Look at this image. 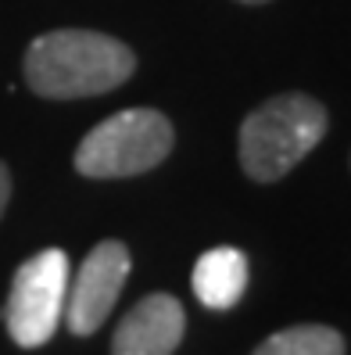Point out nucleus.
<instances>
[{"label": "nucleus", "instance_id": "f257e3e1", "mask_svg": "<svg viewBox=\"0 0 351 355\" xmlns=\"http://www.w3.org/2000/svg\"><path fill=\"white\" fill-rule=\"evenodd\" d=\"M136 72V54L122 40L93 29L39 33L22 61V76L36 97L75 101L122 87Z\"/></svg>", "mask_w": 351, "mask_h": 355}, {"label": "nucleus", "instance_id": "f03ea898", "mask_svg": "<svg viewBox=\"0 0 351 355\" xmlns=\"http://www.w3.org/2000/svg\"><path fill=\"white\" fill-rule=\"evenodd\" d=\"M326 133V108L308 94H276L244 119L240 165L258 183H276Z\"/></svg>", "mask_w": 351, "mask_h": 355}, {"label": "nucleus", "instance_id": "7ed1b4c3", "mask_svg": "<svg viewBox=\"0 0 351 355\" xmlns=\"http://www.w3.org/2000/svg\"><path fill=\"white\" fill-rule=\"evenodd\" d=\"M172 122L154 108H126L79 140L75 173L90 180H126L161 165L172 155Z\"/></svg>", "mask_w": 351, "mask_h": 355}, {"label": "nucleus", "instance_id": "20e7f679", "mask_svg": "<svg viewBox=\"0 0 351 355\" xmlns=\"http://www.w3.org/2000/svg\"><path fill=\"white\" fill-rule=\"evenodd\" d=\"M69 295V255L44 248L15 269L4 302V327L18 348H44L65 316Z\"/></svg>", "mask_w": 351, "mask_h": 355}, {"label": "nucleus", "instance_id": "39448f33", "mask_svg": "<svg viewBox=\"0 0 351 355\" xmlns=\"http://www.w3.org/2000/svg\"><path fill=\"white\" fill-rule=\"evenodd\" d=\"M129 248L122 241H100L87 262L79 266L75 280H69V295H65V327L75 338H90L105 327L111 316V309L126 287L129 277Z\"/></svg>", "mask_w": 351, "mask_h": 355}, {"label": "nucleus", "instance_id": "423d86ee", "mask_svg": "<svg viewBox=\"0 0 351 355\" xmlns=\"http://www.w3.org/2000/svg\"><path fill=\"white\" fill-rule=\"evenodd\" d=\"M183 305L172 295H147L115 327L111 355H172L183 341Z\"/></svg>", "mask_w": 351, "mask_h": 355}, {"label": "nucleus", "instance_id": "0eeeda50", "mask_svg": "<svg viewBox=\"0 0 351 355\" xmlns=\"http://www.w3.org/2000/svg\"><path fill=\"white\" fill-rule=\"evenodd\" d=\"M247 277H251V269H247L244 252H237V248H212L194 266V295L204 309L226 312L244 298Z\"/></svg>", "mask_w": 351, "mask_h": 355}, {"label": "nucleus", "instance_id": "6e6552de", "mask_svg": "<svg viewBox=\"0 0 351 355\" xmlns=\"http://www.w3.org/2000/svg\"><path fill=\"white\" fill-rule=\"evenodd\" d=\"M251 355H344V338L334 327L301 323L265 338Z\"/></svg>", "mask_w": 351, "mask_h": 355}, {"label": "nucleus", "instance_id": "1a4fd4ad", "mask_svg": "<svg viewBox=\"0 0 351 355\" xmlns=\"http://www.w3.org/2000/svg\"><path fill=\"white\" fill-rule=\"evenodd\" d=\"M8 201H11V173H8V165L0 162V216H4Z\"/></svg>", "mask_w": 351, "mask_h": 355}, {"label": "nucleus", "instance_id": "9d476101", "mask_svg": "<svg viewBox=\"0 0 351 355\" xmlns=\"http://www.w3.org/2000/svg\"><path fill=\"white\" fill-rule=\"evenodd\" d=\"M240 4H265V0H240Z\"/></svg>", "mask_w": 351, "mask_h": 355}]
</instances>
